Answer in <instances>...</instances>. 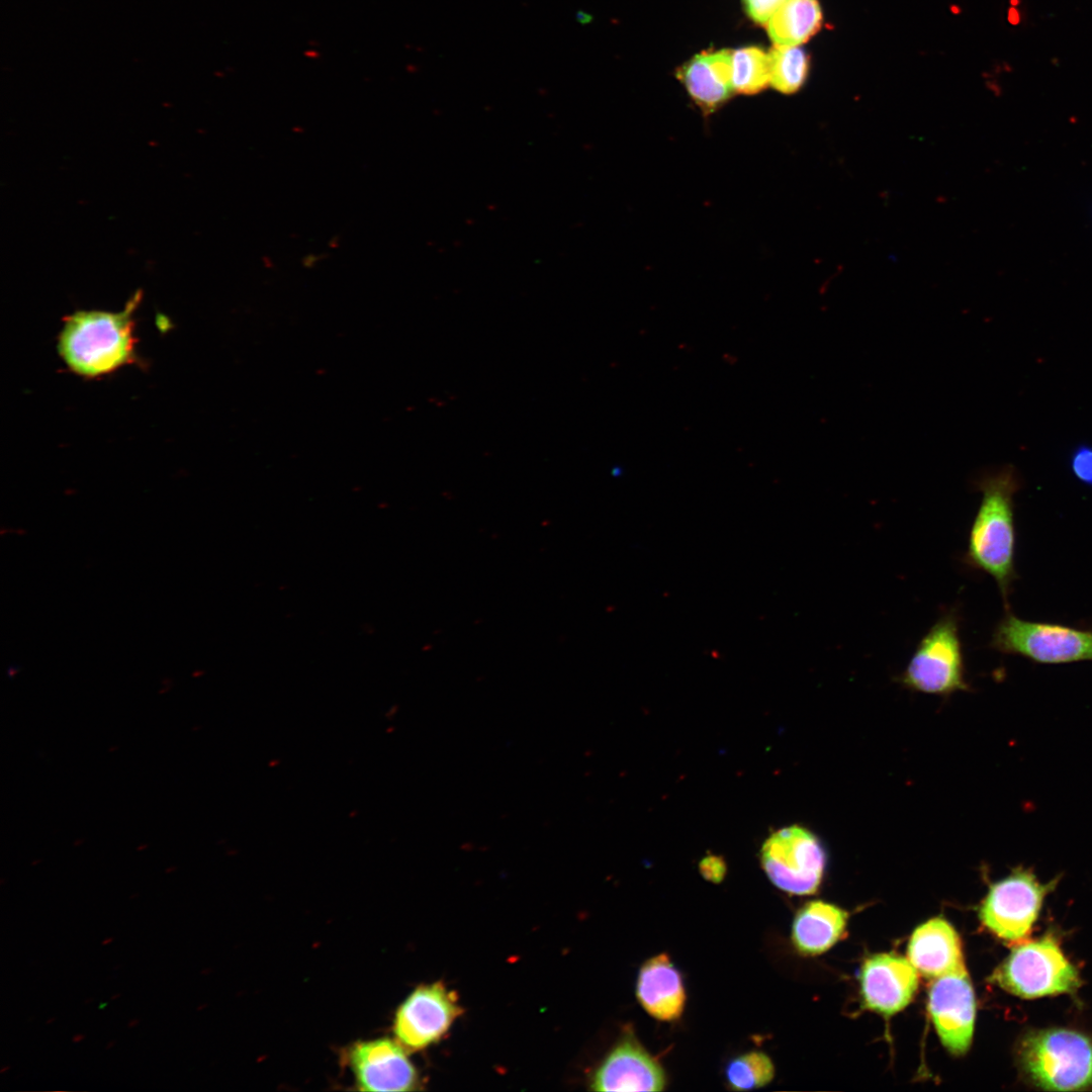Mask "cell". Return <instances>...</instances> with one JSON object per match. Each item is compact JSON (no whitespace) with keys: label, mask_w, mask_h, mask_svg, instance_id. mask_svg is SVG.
<instances>
[{"label":"cell","mask_w":1092,"mask_h":1092,"mask_svg":"<svg viewBox=\"0 0 1092 1092\" xmlns=\"http://www.w3.org/2000/svg\"><path fill=\"white\" fill-rule=\"evenodd\" d=\"M56 1019H57L56 1017H51V1018H49V1019L47 1020V1022H46V1023H47V1024H51V1023H53V1022H54V1021H55Z\"/></svg>","instance_id":"31"},{"label":"cell","mask_w":1092,"mask_h":1092,"mask_svg":"<svg viewBox=\"0 0 1092 1092\" xmlns=\"http://www.w3.org/2000/svg\"><path fill=\"white\" fill-rule=\"evenodd\" d=\"M734 92L752 95L770 82L769 55L758 47H745L732 53Z\"/></svg>","instance_id":"19"},{"label":"cell","mask_w":1092,"mask_h":1092,"mask_svg":"<svg viewBox=\"0 0 1092 1092\" xmlns=\"http://www.w3.org/2000/svg\"><path fill=\"white\" fill-rule=\"evenodd\" d=\"M33 1019H34V1016H31V1017H29V1019H28V1020H29V1021H31V1020H33Z\"/></svg>","instance_id":"36"},{"label":"cell","mask_w":1092,"mask_h":1092,"mask_svg":"<svg viewBox=\"0 0 1092 1092\" xmlns=\"http://www.w3.org/2000/svg\"><path fill=\"white\" fill-rule=\"evenodd\" d=\"M907 956L917 972L929 979L966 968L959 934L946 920L939 917L926 921L914 930Z\"/></svg>","instance_id":"15"},{"label":"cell","mask_w":1092,"mask_h":1092,"mask_svg":"<svg viewBox=\"0 0 1092 1092\" xmlns=\"http://www.w3.org/2000/svg\"><path fill=\"white\" fill-rule=\"evenodd\" d=\"M84 1038H85V1034H83V1033H76L75 1035H73V1037H72V1041H73L74 1043H78V1042L82 1041V1040H83Z\"/></svg>","instance_id":"25"},{"label":"cell","mask_w":1092,"mask_h":1092,"mask_svg":"<svg viewBox=\"0 0 1092 1092\" xmlns=\"http://www.w3.org/2000/svg\"><path fill=\"white\" fill-rule=\"evenodd\" d=\"M93 1000H94L93 998H87V999L84 1000V1004H89V1003L93 1002Z\"/></svg>","instance_id":"32"},{"label":"cell","mask_w":1092,"mask_h":1092,"mask_svg":"<svg viewBox=\"0 0 1092 1092\" xmlns=\"http://www.w3.org/2000/svg\"><path fill=\"white\" fill-rule=\"evenodd\" d=\"M135 897H139V894H133V895H131V896H130V899H134Z\"/></svg>","instance_id":"34"},{"label":"cell","mask_w":1092,"mask_h":1092,"mask_svg":"<svg viewBox=\"0 0 1092 1092\" xmlns=\"http://www.w3.org/2000/svg\"><path fill=\"white\" fill-rule=\"evenodd\" d=\"M928 1010L945 1049L957 1056L967 1053L974 1033L976 1000L966 968L933 979Z\"/></svg>","instance_id":"10"},{"label":"cell","mask_w":1092,"mask_h":1092,"mask_svg":"<svg viewBox=\"0 0 1092 1092\" xmlns=\"http://www.w3.org/2000/svg\"><path fill=\"white\" fill-rule=\"evenodd\" d=\"M9 1069H10V1066H9V1065H7V1066H3V1067H2L1 1069H0V1073H1V1074H3V1073H5L6 1071H9Z\"/></svg>","instance_id":"29"},{"label":"cell","mask_w":1092,"mask_h":1092,"mask_svg":"<svg viewBox=\"0 0 1092 1092\" xmlns=\"http://www.w3.org/2000/svg\"><path fill=\"white\" fill-rule=\"evenodd\" d=\"M700 872L706 880L719 883L725 876L726 864L719 856H706L700 862Z\"/></svg>","instance_id":"24"},{"label":"cell","mask_w":1092,"mask_h":1092,"mask_svg":"<svg viewBox=\"0 0 1092 1092\" xmlns=\"http://www.w3.org/2000/svg\"><path fill=\"white\" fill-rule=\"evenodd\" d=\"M461 1013L458 996L442 982L421 985L396 1010L395 1039L406 1051L424 1050L438 1042Z\"/></svg>","instance_id":"9"},{"label":"cell","mask_w":1092,"mask_h":1092,"mask_svg":"<svg viewBox=\"0 0 1092 1092\" xmlns=\"http://www.w3.org/2000/svg\"><path fill=\"white\" fill-rule=\"evenodd\" d=\"M769 84L784 94L798 91L804 84L809 70V60L799 47L775 46L769 52Z\"/></svg>","instance_id":"20"},{"label":"cell","mask_w":1092,"mask_h":1092,"mask_svg":"<svg viewBox=\"0 0 1092 1092\" xmlns=\"http://www.w3.org/2000/svg\"><path fill=\"white\" fill-rule=\"evenodd\" d=\"M121 967H122L121 965H117V966H115V967L113 968V971H116V970L120 969Z\"/></svg>","instance_id":"33"},{"label":"cell","mask_w":1092,"mask_h":1092,"mask_svg":"<svg viewBox=\"0 0 1092 1092\" xmlns=\"http://www.w3.org/2000/svg\"><path fill=\"white\" fill-rule=\"evenodd\" d=\"M732 53L726 49L702 52L676 72L690 97L705 114L719 109L734 92Z\"/></svg>","instance_id":"14"},{"label":"cell","mask_w":1092,"mask_h":1092,"mask_svg":"<svg viewBox=\"0 0 1092 1092\" xmlns=\"http://www.w3.org/2000/svg\"><path fill=\"white\" fill-rule=\"evenodd\" d=\"M1022 480L1018 470L1006 464L980 473L973 486L982 499L972 523L963 562L971 569L991 575L998 585L1005 610L1014 580L1015 524L1013 497Z\"/></svg>","instance_id":"1"},{"label":"cell","mask_w":1092,"mask_h":1092,"mask_svg":"<svg viewBox=\"0 0 1092 1092\" xmlns=\"http://www.w3.org/2000/svg\"><path fill=\"white\" fill-rule=\"evenodd\" d=\"M142 297L136 290L122 311L78 310L65 316L57 348L67 367L94 378L134 362L133 312Z\"/></svg>","instance_id":"2"},{"label":"cell","mask_w":1092,"mask_h":1092,"mask_svg":"<svg viewBox=\"0 0 1092 1092\" xmlns=\"http://www.w3.org/2000/svg\"><path fill=\"white\" fill-rule=\"evenodd\" d=\"M1059 878L1042 884L1030 869L1018 867L994 883L984 899L979 918L985 927L1006 941H1019L1030 932L1045 896Z\"/></svg>","instance_id":"8"},{"label":"cell","mask_w":1092,"mask_h":1092,"mask_svg":"<svg viewBox=\"0 0 1092 1092\" xmlns=\"http://www.w3.org/2000/svg\"><path fill=\"white\" fill-rule=\"evenodd\" d=\"M106 1005H107L106 1003H102V1004H100L99 1008H103V1007H105Z\"/></svg>","instance_id":"35"},{"label":"cell","mask_w":1092,"mask_h":1092,"mask_svg":"<svg viewBox=\"0 0 1092 1092\" xmlns=\"http://www.w3.org/2000/svg\"><path fill=\"white\" fill-rule=\"evenodd\" d=\"M725 1076L734 1090H751L767 1085L775 1076V1067L767 1055L749 1052L733 1059Z\"/></svg>","instance_id":"21"},{"label":"cell","mask_w":1092,"mask_h":1092,"mask_svg":"<svg viewBox=\"0 0 1092 1092\" xmlns=\"http://www.w3.org/2000/svg\"><path fill=\"white\" fill-rule=\"evenodd\" d=\"M115 1042H116V1041H115L114 1039H113V1040H110V1041H109V1042L107 1043V1045H106V1050H110L111 1048H113V1046H114V1044H115Z\"/></svg>","instance_id":"28"},{"label":"cell","mask_w":1092,"mask_h":1092,"mask_svg":"<svg viewBox=\"0 0 1092 1092\" xmlns=\"http://www.w3.org/2000/svg\"><path fill=\"white\" fill-rule=\"evenodd\" d=\"M120 996H121V993H116V994L111 996V1000H115V999L119 998Z\"/></svg>","instance_id":"30"},{"label":"cell","mask_w":1092,"mask_h":1092,"mask_svg":"<svg viewBox=\"0 0 1092 1092\" xmlns=\"http://www.w3.org/2000/svg\"><path fill=\"white\" fill-rule=\"evenodd\" d=\"M899 680L927 694L947 695L968 689L957 609L946 610L924 634Z\"/></svg>","instance_id":"6"},{"label":"cell","mask_w":1092,"mask_h":1092,"mask_svg":"<svg viewBox=\"0 0 1092 1092\" xmlns=\"http://www.w3.org/2000/svg\"><path fill=\"white\" fill-rule=\"evenodd\" d=\"M1018 1062L1027 1080L1052 1091L1092 1087V1037L1073 1029L1049 1028L1025 1034Z\"/></svg>","instance_id":"3"},{"label":"cell","mask_w":1092,"mask_h":1092,"mask_svg":"<svg viewBox=\"0 0 1092 1092\" xmlns=\"http://www.w3.org/2000/svg\"><path fill=\"white\" fill-rule=\"evenodd\" d=\"M847 913L823 901H811L799 910L792 927V940L803 954H820L842 935Z\"/></svg>","instance_id":"17"},{"label":"cell","mask_w":1092,"mask_h":1092,"mask_svg":"<svg viewBox=\"0 0 1092 1092\" xmlns=\"http://www.w3.org/2000/svg\"><path fill=\"white\" fill-rule=\"evenodd\" d=\"M990 980L1025 999L1073 993L1081 985L1076 967L1051 934L1015 946Z\"/></svg>","instance_id":"4"},{"label":"cell","mask_w":1092,"mask_h":1092,"mask_svg":"<svg viewBox=\"0 0 1092 1092\" xmlns=\"http://www.w3.org/2000/svg\"><path fill=\"white\" fill-rule=\"evenodd\" d=\"M636 996L643 1009L655 1019L672 1021L680 1017L686 992L681 976L666 953L646 961L640 968Z\"/></svg>","instance_id":"16"},{"label":"cell","mask_w":1092,"mask_h":1092,"mask_svg":"<svg viewBox=\"0 0 1092 1092\" xmlns=\"http://www.w3.org/2000/svg\"><path fill=\"white\" fill-rule=\"evenodd\" d=\"M822 13L817 0H787L766 24L775 46L799 47L817 32Z\"/></svg>","instance_id":"18"},{"label":"cell","mask_w":1092,"mask_h":1092,"mask_svg":"<svg viewBox=\"0 0 1092 1092\" xmlns=\"http://www.w3.org/2000/svg\"><path fill=\"white\" fill-rule=\"evenodd\" d=\"M113 940H114V937H112V936H110V937H106V938H104V939L102 940L101 944H102L103 946H104V945H108V944H109V943H111V942H112Z\"/></svg>","instance_id":"27"},{"label":"cell","mask_w":1092,"mask_h":1092,"mask_svg":"<svg viewBox=\"0 0 1092 1092\" xmlns=\"http://www.w3.org/2000/svg\"><path fill=\"white\" fill-rule=\"evenodd\" d=\"M787 0H742L746 15L755 24L766 25Z\"/></svg>","instance_id":"23"},{"label":"cell","mask_w":1092,"mask_h":1092,"mask_svg":"<svg viewBox=\"0 0 1092 1092\" xmlns=\"http://www.w3.org/2000/svg\"><path fill=\"white\" fill-rule=\"evenodd\" d=\"M989 645L1001 653L1037 663L1092 660V628L1026 621L1009 610L996 624Z\"/></svg>","instance_id":"5"},{"label":"cell","mask_w":1092,"mask_h":1092,"mask_svg":"<svg viewBox=\"0 0 1092 1092\" xmlns=\"http://www.w3.org/2000/svg\"><path fill=\"white\" fill-rule=\"evenodd\" d=\"M406 1050L390 1038L356 1042L348 1053L349 1065L361 1091H412L419 1075Z\"/></svg>","instance_id":"11"},{"label":"cell","mask_w":1092,"mask_h":1092,"mask_svg":"<svg viewBox=\"0 0 1092 1092\" xmlns=\"http://www.w3.org/2000/svg\"><path fill=\"white\" fill-rule=\"evenodd\" d=\"M664 1073L633 1038L619 1042L601 1063L590 1081L594 1091H661Z\"/></svg>","instance_id":"13"},{"label":"cell","mask_w":1092,"mask_h":1092,"mask_svg":"<svg viewBox=\"0 0 1092 1092\" xmlns=\"http://www.w3.org/2000/svg\"><path fill=\"white\" fill-rule=\"evenodd\" d=\"M1070 468L1079 481L1092 487V445H1080L1074 449Z\"/></svg>","instance_id":"22"},{"label":"cell","mask_w":1092,"mask_h":1092,"mask_svg":"<svg viewBox=\"0 0 1092 1092\" xmlns=\"http://www.w3.org/2000/svg\"><path fill=\"white\" fill-rule=\"evenodd\" d=\"M140 1021H141V1020H140V1018H132V1019H130V1020L128 1021V1023H127V1027H128V1028H132V1027H135L136 1025H139Z\"/></svg>","instance_id":"26"},{"label":"cell","mask_w":1092,"mask_h":1092,"mask_svg":"<svg viewBox=\"0 0 1092 1092\" xmlns=\"http://www.w3.org/2000/svg\"><path fill=\"white\" fill-rule=\"evenodd\" d=\"M760 861L769 881L780 890L792 895H811L821 884L826 852L813 832L791 825L764 841Z\"/></svg>","instance_id":"7"},{"label":"cell","mask_w":1092,"mask_h":1092,"mask_svg":"<svg viewBox=\"0 0 1092 1092\" xmlns=\"http://www.w3.org/2000/svg\"><path fill=\"white\" fill-rule=\"evenodd\" d=\"M860 992L867 1009L885 1016L904 1009L918 987V972L908 959L894 953L869 958L860 971Z\"/></svg>","instance_id":"12"}]
</instances>
